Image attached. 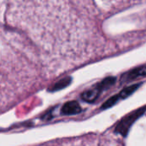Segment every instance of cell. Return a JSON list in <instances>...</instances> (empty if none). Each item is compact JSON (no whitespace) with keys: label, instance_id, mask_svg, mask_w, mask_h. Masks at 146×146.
Listing matches in <instances>:
<instances>
[{"label":"cell","instance_id":"cell-2","mask_svg":"<svg viewBox=\"0 0 146 146\" xmlns=\"http://www.w3.org/2000/svg\"><path fill=\"white\" fill-rule=\"evenodd\" d=\"M81 107L76 101H70L66 103L62 108V113L66 115H77L81 112Z\"/></svg>","mask_w":146,"mask_h":146},{"label":"cell","instance_id":"cell-1","mask_svg":"<svg viewBox=\"0 0 146 146\" xmlns=\"http://www.w3.org/2000/svg\"><path fill=\"white\" fill-rule=\"evenodd\" d=\"M145 110L146 107H143V108L138 109L137 110L126 115L124 118H122L120 121V122L118 123V125L115 127V132L116 133H120V134L123 135L124 137L127 136V134L130 127L133 124V122H135L145 112Z\"/></svg>","mask_w":146,"mask_h":146},{"label":"cell","instance_id":"cell-4","mask_svg":"<svg viewBox=\"0 0 146 146\" xmlns=\"http://www.w3.org/2000/svg\"><path fill=\"white\" fill-rule=\"evenodd\" d=\"M146 76V66L138 67L136 68L132 69L129 71L127 74H125V78L127 80H135L140 77H145Z\"/></svg>","mask_w":146,"mask_h":146},{"label":"cell","instance_id":"cell-6","mask_svg":"<svg viewBox=\"0 0 146 146\" xmlns=\"http://www.w3.org/2000/svg\"><path fill=\"white\" fill-rule=\"evenodd\" d=\"M140 84H134V85H132L127 88H125L124 90H122L120 93H119V96H120V98H127L128 96H130L132 93H133L139 87Z\"/></svg>","mask_w":146,"mask_h":146},{"label":"cell","instance_id":"cell-3","mask_svg":"<svg viewBox=\"0 0 146 146\" xmlns=\"http://www.w3.org/2000/svg\"><path fill=\"white\" fill-rule=\"evenodd\" d=\"M101 92L102 91L99 89V87L98 86H95L93 88L84 92L81 95V98L84 101L87 103H93L99 97Z\"/></svg>","mask_w":146,"mask_h":146},{"label":"cell","instance_id":"cell-5","mask_svg":"<svg viewBox=\"0 0 146 146\" xmlns=\"http://www.w3.org/2000/svg\"><path fill=\"white\" fill-rule=\"evenodd\" d=\"M71 82V78L70 77H66L61 80H59L58 82H56L55 85H53L49 90L50 92H56V91H59L61 89H63L65 87H67Z\"/></svg>","mask_w":146,"mask_h":146},{"label":"cell","instance_id":"cell-7","mask_svg":"<svg viewBox=\"0 0 146 146\" xmlns=\"http://www.w3.org/2000/svg\"><path fill=\"white\" fill-rule=\"evenodd\" d=\"M115 82V77H108V78L104 79L103 81H101L100 83H98L97 86L103 92V91L106 90L107 88L110 87L112 85H114Z\"/></svg>","mask_w":146,"mask_h":146},{"label":"cell","instance_id":"cell-8","mask_svg":"<svg viewBox=\"0 0 146 146\" xmlns=\"http://www.w3.org/2000/svg\"><path fill=\"white\" fill-rule=\"evenodd\" d=\"M119 99H121V98H120L119 94H117V95H115V96L111 97L110 98H109V99H108V100H107V101L103 104L102 109H103V110H105V109L110 108L111 106H113L114 104H115Z\"/></svg>","mask_w":146,"mask_h":146}]
</instances>
